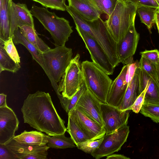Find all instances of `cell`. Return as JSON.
<instances>
[{"instance_id":"6da1fadb","label":"cell","mask_w":159,"mask_h":159,"mask_svg":"<svg viewBox=\"0 0 159 159\" xmlns=\"http://www.w3.org/2000/svg\"><path fill=\"white\" fill-rule=\"evenodd\" d=\"M24 122L50 136L65 134V121L58 115L48 93L30 94L21 108Z\"/></svg>"},{"instance_id":"7a4b0ae2","label":"cell","mask_w":159,"mask_h":159,"mask_svg":"<svg viewBox=\"0 0 159 159\" xmlns=\"http://www.w3.org/2000/svg\"><path fill=\"white\" fill-rule=\"evenodd\" d=\"M137 7L129 0H119L112 13L105 21L108 31L117 44L134 23Z\"/></svg>"},{"instance_id":"3957f363","label":"cell","mask_w":159,"mask_h":159,"mask_svg":"<svg viewBox=\"0 0 159 159\" xmlns=\"http://www.w3.org/2000/svg\"><path fill=\"white\" fill-rule=\"evenodd\" d=\"M30 11L32 16L50 34L55 45L65 46L73 32L69 21L64 18L58 17L46 8L33 5Z\"/></svg>"},{"instance_id":"277c9868","label":"cell","mask_w":159,"mask_h":159,"mask_svg":"<svg viewBox=\"0 0 159 159\" xmlns=\"http://www.w3.org/2000/svg\"><path fill=\"white\" fill-rule=\"evenodd\" d=\"M53 48L42 53V57L47 75L54 89L59 91V82L65 70L70 64L73 55L71 48L65 45L55 46Z\"/></svg>"},{"instance_id":"5b68a950","label":"cell","mask_w":159,"mask_h":159,"mask_svg":"<svg viewBox=\"0 0 159 159\" xmlns=\"http://www.w3.org/2000/svg\"><path fill=\"white\" fill-rule=\"evenodd\" d=\"M83 81L87 89L102 103H107V94L112 80L104 70L93 61L81 64Z\"/></svg>"},{"instance_id":"8992f818","label":"cell","mask_w":159,"mask_h":159,"mask_svg":"<svg viewBox=\"0 0 159 159\" xmlns=\"http://www.w3.org/2000/svg\"><path fill=\"white\" fill-rule=\"evenodd\" d=\"M89 22L90 29L87 33L103 48L115 68L120 63L117 53V43L108 31L105 21L100 17Z\"/></svg>"},{"instance_id":"52a82bcc","label":"cell","mask_w":159,"mask_h":159,"mask_svg":"<svg viewBox=\"0 0 159 159\" xmlns=\"http://www.w3.org/2000/svg\"><path fill=\"white\" fill-rule=\"evenodd\" d=\"M80 57V54H77L72 59L58 85L59 92H61L63 97L69 99L78 91L83 82Z\"/></svg>"},{"instance_id":"ba28073f","label":"cell","mask_w":159,"mask_h":159,"mask_svg":"<svg viewBox=\"0 0 159 159\" xmlns=\"http://www.w3.org/2000/svg\"><path fill=\"white\" fill-rule=\"evenodd\" d=\"M129 133V127L127 125L112 133L105 134L98 148L90 154L96 159H99L118 152L126 142Z\"/></svg>"},{"instance_id":"9c48e42d","label":"cell","mask_w":159,"mask_h":159,"mask_svg":"<svg viewBox=\"0 0 159 159\" xmlns=\"http://www.w3.org/2000/svg\"><path fill=\"white\" fill-rule=\"evenodd\" d=\"M75 29L89 51L93 62L109 75L113 74L115 68L103 48L86 32L78 27Z\"/></svg>"},{"instance_id":"30bf717a","label":"cell","mask_w":159,"mask_h":159,"mask_svg":"<svg viewBox=\"0 0 159 159\" xmlns=\"http://www.w3.org/2000/svg\"><path fill=\"white\" fill-rule=\"evenodd\" d=\"M101 108L105 134L112 133L127 125L129 110H121L118 107L102 102Z\"/></svg>"},{"instance_id":"8fae6325","label":"cell","mask_w":159,"mask_h":159,"mask_svg":"<svg viewBox=\"0 0 159 159\" xmlns=\"http://www.w3.org/2000/svg\"><path fill=\"white\" fill-rule=\"evenodd\" d=\"M3 145L15 159H46L48 150L50 148L47 144L42 146L30 145L20 143L14 139Z\"/></svg>"},{"instance_id":"7c38bea8","label":"cell","mask_w":159,"mask_h":159,"mask_svg":"<svg viewBox=\"0 0 159 159\" xmlns=\"http://www.w3.org/2000/svg\"><path fill=\"white\" fill-rule=\"evenodd\" d=\"M19 123L11 108L8 106L0 107V144H6L14 139Z\"/></svg>"},{"instance_id":"4fadbf2b","label":"cell","mask_w":159,"mask_h":159,"mask_svg":"<svg viewBox=\"0 0 159 159\" xmlns=\"http://www.w3.org/2000/svg\"><path fill=\"white\" fill-rule=\"evenodd\" d=\"M101 103L87 89L80 97L74 108L83 113L103 127Z\"/></svg>"},{"instance_id":"5bb4252c","label":"cell","mask_w":159,"mask_h":159,"mask_svg":"<svg viewBox=\"0 0 159 159\" xmlns=\"http://www.w3.org/2000/svg\"><path fill=\"white\" fill-rule=\"evenodd\" d=\"M10 38L15 30L23 25L34 27L33 16L25 4L15 3L11 1L9 9Z\"/></svg>"},{"instance_id":"9a60e30c","label":"cell","mask_w":159,"mask_h":159,"mask_svg":"<svg viewBox=\"0 0 159 159\" xmlns=\"http://www.w3.org/2000/svg\"><path fill=\"white\" fill-rule=\"evenodd\" d=\"M68 115L74 119L90 140L99 139L105 134L103 127L79 111L74 108Z\"/></svg>"},{"instance_id":"2e32d148","label":"cell","mask_w":159,"mask_h":159,"mask_svg":"<svg viewBox=\"0 0 159 159\" xmlns=\"http://www.w3.org/2000/svg\"><path fill=\"white\" fill-rule=\"evenodd\" d=\"M139 38V34L135 29L134 23L122 40L117 44V53L120 63L126 65L133 57L136 51Z\"/></svg>"},{"instance_id":"e0dca14e","label":"cell","mask_w":159,"mask_h":159,"mask_svg":"<svg viewBox=\"0 0 159 159\" xmlns=\"http://www.w3.org/2000/svg\"><path fill=\"white\" fill-rule=\"evenodd\" d=\"M127 69V65H124L119 74L112 82L107 97V104L116 107L121 104L128 84L126 80Z\"/></svg>"},{"instance_id":"ac0fdd59","label":"cell","mask_w":159,"mask_h":159,"mask_svg":"<svg viewBox=\"0 0 159 159\" xmlns=\"http://www.w3.org/2000/svg\"><path fill=\"white\" fill-rule=\"evenodd\" d=\"M68 6L88 21L101 17L103 14L92 0H67Z\"/></svg>"},{"instance_id":"d6986e66","label":"cell","mask_w":159,"mask_h":159,"mask_svg":"<svg viewBox=\"0 0 159 159\" xmlns=\"http://www.w3.org/2000/svg\"><path fill=\"white\" fill-rule=\"evenodd\" d=\"M139 67L138 64L134 76L128 84L122 102L118 107L120 110L123 111L131 110L132 105L140 94L139 89Z\"/></svg>"},{"instance_id":"ffe728a7","label":"cell","mask_w":159,"mask_h":159,"mask_svg":"<svg viewBox=\"0 0 159 159\" xmlns=\"http://www.w3.org/2000/svg\"><path fill=\"white\" fill-rule=\"evenodd\" d=\"M12 38L15 44H21L27 49L33 59L40 65L46 73V70L43 58V52L28 41L19 28L15 30Z\"/></svg>"},{"instance_id":"44dd1931","label":"cell","mask_w":159,"mask_h":159,"mask_svg":"<svg viewBox=\"0 0 159 159\" xmlns=\"http://www.w3.org/2000/svg\"><path fill=\"white\" fill-rule=\"evenodd\" d=\"M12 0H0V43L10 38L9 9Z\"/></svg>"},{"instance_id":"7402d4cb","label":"cell","mask_w":159,"mask_h":159,"mask_svg":"<svg viewBox=\"0 0 159 159\" xmlns=\"http://www.w3.org/2000/svg\"><path fill=\"white\" fill-rule=\"evenodd\" d=\"M14 139L20 143L32 145L42 146L48 143L47 135L37 131L25 130L15 136Z\"/></svg>"},{"instance_id":"603a6c76","label":"cell","mask_w":159,"mask_h":159,"mask_svg":"<svg viewBox=\"0 0 159 159\" xmlns=\"http://www.w3.org/2000/svg\"><path fill=\"white\" fill-rule=\"evenodd\" d=\"M19 28L28 41L42 52H44L51 48L39 37L35 28L25 25Z\"/></svg>"},{"instance_id":"cb8c5ba5","label":"cell","mask_w":159,"mask_h":159,"mask_svg":"<svg viewBox=\"0 0 159 159\" xmlns=\"http://www.w3.org/2000/svg\"><path fill=\"white\" fill-rule=\"evenodd\" d=\"M68 116L66 131L70 134L76 145L79 143L90 140L74 119L69 115Z\"/></svg>"},{"instance_id":"d4e9b609","label":"cell","mask_w":159,"mask_h":159,"mask_svg":"<svg viewBox=\"0 0 159 159\" xmlns=\"http://www.w3.org/2000/svg\"><path fill=\"white\" fill-rule=\"evenodd\" d=\"M47 145L52 148L64 149L76 147L71 137H67L65 134L53 136L47 135Z\"/></svg>"},{"instance_id":"484cf974","label":"cell","mask_w":159,"mask_h":159,"mask_svg":"<svg viewBox=\"0 0 159 159\" xmlns=\"http://www.w3.org/2000/svg\"><path fill=\"white\" fill-rule=\"evenodd\" d=\"M20 68V63L12 59L4 49L3 44L0 43V73L5 70L15 73Z\"/></svg>"},{"instance_id":"4316f807","label":"cell","mask_w":159,"mask_h":159,"mask_svg":"<svg viewBox=\"0 0 159 159\" xmlns=\"http://www.w3.org/2000/svg\"><path fill=\"white\" fill-rule=\"evenodd\" d=\"M157 9L148 6H137V11L141 22L146 25L150 31L155 23V14Z\"/></svg>"},{"instance_id":"83f0119b","label":"cell","mask_w":159,"mask_h":159,"mask_svg":"<svg viewBox=\"0 0 159 159\" xmlns=\"http://www.w3.org/2000/svg\"><path fill=\"white\" fill-rule=\"evenodd\" d=\"M143 103L159 104V87L150 77Z\"/></svg>"},{"instance_id":"f1b7e54d","label":"cell","mask_w":159,"mask_h":159,"mask_svg":"<svg viewBox=\"0 0 159 159\" xmlns=\"http://www.w3.org/2000/svg\"><path fill=\"white\" fill-rule=\"evenodd\" d=\"M139 66L141 69L146 73L159 87L155 64L141 56L139 62Z\"/></svg>"},{"instance_id":"f546056e","label":"cell","mask_w":159,"mask_h":159,"mask_svg":"<svg viewBox=\"0 0 159 159\" xmlns=\"http://www.w3.org/2000/svg\"><path fill=\"white\" fill-rule=\"evenodd\" d=\"M140 111L154 122L159 123V104L143 103Z\"/></svg>"},{"instance_id":"4dcf8cb0","label":"cell","mask_w":159,"mask_h":159,"mask_svg":"<svg viewBox=\"0 0 159 159\" xmlns=\"http://www.w3.org/2000/svg\"><path fill=\"white\" fill-rule=\"evenodd\" d=\"M103 14L109 16L112 13L119 0H92Z\"/></svg>"},{"instance_id":"1f68e13d","label":"cell","mask_w":159,"mask_h":159,"mask_svg":"<svg viewBox=\"0 0 159 159\" xmlns=\"http://www.w3.org/2000/svg\"><path fill=\"white\" fill-rule=\"evenodd\" d=\"M103 138L94 140H88L79 143L76 147L84 152L91 154L98 148L102 142Z\"/></svg>"},{"instance_id":"d6a6232c","label":"cell","mask_w":159,"mask_h":159,"mask_svg":"<svg viewBox=\"0 0 159 159\" xmlns=\"http://www.w3.org/2000/svg\"><path fill=\"white\" fill-rule=\"evenodd\" d=\"M87 89L86 86L83 81L78 91L70 99H66V106L64 110L68 114L74 109L82 95Z\"/></svg>"},{"instance_id":"836d02e7","label":"cell","mask_w":159,"mask_h":159,"mask_svg":"<svg viewBox=\"0 0 159 159\" xmlns=\"http://www.w3.org/2000/svg\"><path fill=\"white\" fill-rule=\"evenodd\" d=\"M41 4L46 8L57 10H66V0H32Z\"/></svg>"},{"instance_id":"e575fe53","label":"cell","mask_w":159,"mask_h":159,"mask_svg":"<svg viewBox=\"0 0 159 159\" xmlns=\"http://www.w3.org/2000/svg\"><path fill=\"white\" fill-rule=\"evenodd\" d=\"M4 49L8 55L15 62L20 63V57L14 45L12 38L4 41L2 44Z\"/></svg>"},{"instance_id":"d590c367","label":"cell","mask_w":159,"mask_h":159,"mask_svg":"<svg viewBox=\"0 0 159 159\" xmlns=\"http://www.w3.org/2000/svg\"><path fill=\"white\" fill-rule=\"evenodd\" d=\"M148 82L145 89L138 96L131 107V110H132L136 113H138L140 111L143 104L145 95L148 88Z\"/></svg>"},{"instance_id":"8d00e7d4","label":"cell","mask_w":159,"mask_h":159,"mask_svg":"<svg viewBox=\"0 0 159 159\" xmlns=\"http://www.w3.org/2000/svg\"><path fill=\"white\" fill-rule=\"evenodd\" d=\"M140 54L154 64L159 62V51L157 49L145 50L140 52Z\"/></svg>"},{"instance_id":"74e56055","label":"cell","mask_w":159,"mask_h":159,"mask_svg":"<svg viewBox=\"0 0 159 159\" xmlns=\"http://www.w3.org/2000/svg\"><path fill=\"white\" fill-rule=\"evenodd\" d=\"M138 62L133 60L127 64L128 69L126 75V80L128 84L133 79L138 66Z\"/></svg>"},{"instance_id":"f35d334b","label":"cell","mask_w":159,"mask_h":159,"mask_svg":"<svg viewBox=\"0 0 159 159\" xmlns=\"http://www.w3.org/2000/svg\"><path fill=\"white\" fill-rule=\"evenodd\" d=\"M137 6H145L159 8V6L155 0H129Z\"/></svg>"},{"instance_id":"ab89813d","label":"cell","mask_w":159,"mask_h":159,"mask_svg":"<svg viewBox=\"0 0 159 159\" xmlns=\"http://www.w3.org/2000/svg\"><path fill=\"white\" fill-rule=\"evenodd\" d=\"M0 159H15V158L6 148L0 144Z\"/></svg>"},{"instance_id":"60d3db41","label":"cell","mask_w":159,"mask_h":159,"mask_svg":"<svg viewBox=\"0 0 159 159\" xmlns=\"http://www.w3.org/2000/svg\"><path fill=\"white\" fill-rule=\"evenodd\" d=\"M106 159H129L130 158L120 154H112L107 156Z\"/></svg>"},{"instance_id":"b9f144b4","label":"cell","mask_w":159,"mask_h":159,"mask_svg":"<svg viewBox=\"0 0 159 159\" xmlns=\"http://www.w3.org/2000/svg\"><path fill=\"white\" fill-rule=\"evenodd\" d=\"M6 95L3 93L0 94V107L7 106L6 102Z\"/></svg>"},{"instance_id":"7bdbcfd3","label":"cell","mask_w":159,"mask_h":159,"mask_svg":"<svg viewBox=\"0 0 159 159\" xmlns=\"http://www.w3.org/2000/svg\"><path fill=\"white\" fill-rule=\"evenodd\" d=\"M155 22L159 33V8H157L155 14Z\"/></svg>"},{"instance_id":"ee69618b","label":"cell","mask_w":159,"mask_h":159,"mask_svg":"<svg viewBox=\"0 0 159 159\" xmlns=\"http://www.w3.org/2000/svg\"><path fill=\"white\" fill-rule=\"evenodd\" d=\"M155 65L157 72L158 79L159 84V62L158 64H155Z\"/></svg>"},{"instance_id":"f6af8a7d","label":"cell","mask_w":159,"mask_h":159,"mask_svg":"<svg viewBox=\"0 0 159 159\" xmlns=\"http://www.w3.org/2000/svg\"><path fill=\"white\" fill-rule=\"evenodd\" d=\"M157 2V4L159 6V0H155Z\"/></svg>"}]
</instances>
